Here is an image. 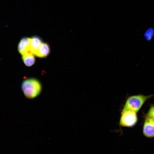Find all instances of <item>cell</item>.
I'll list each match as a JSON object with an SVG mask.
<instances>
[{
	"label": "cell",
	"instance_id": "2",
	"mask_svg": "<svg viewBox=\"0 0 154 154\" xmlns=\"http://www.w3.org/2000/svg\"><path fill=\"white\" fill-rule=\"evenodd\" d=\"M153 96L139 94L130 96L127 99L122 110H130L137 113L146 101Z\"/></svg>",
	"mask_w": 154,
	"mask_h": 154
},
{
	"label": "cell",
	"instance_id": "5",
	"mask_svg": "<svg viewBox=\"0 0 154 154\" xmlns=\"http://www.w3.org/2000/svg\"><path fill=\"white\" fill-rule=\"evenodd\" d=\"M42 43V39L38 37L34 36L30 38L29 52L35 55Z\"/></svg>",
	"mask_w": 154,
	"mask_h": 154
},
{
	"label": "cell",
	"instance_id": "3",
	"mask_svg": "<svg viewBox=\"0 0 154 154\" xmlns=\"http://www.w3.org/2000/svg\"><path fill=\"white\" fill-rule=\"evenodd\" d=\"M137 113L130 110H122L119 121L120 126L127 127L135 126L138 121Z\"/></svg>",
	"mask_w": 154,
	"mask_h": 154
},
{
	"label": "cell",
	"instance_id": "1",
	"mask_svg": "<svg viewBox=\"0 0 154 154\" xmlns=\"http://www.w3.org/2000/svg\"><path fill=\"white\" fill-rule=\"evenodd\" d=\"M21 87L24 95L29 99L33 98L37 96L42 90V86L40 82L33 78L24 80Z\"/></svg>",
	"mask_w": 154,
	"mask_h": 154
},
{
	"label": "cell",
	"instance_id": "8",
	"mask_svg": "<svg viewBox=\"0 0 154 154\" xmlns=\"http://www.w3.org/2000/svg\"><path fill=\"white\" fill-rule=\"evenodd\" d=\"M22 60L27 66H32L35 63V58L34 55L31 52H27L22 55Z\"/></svg>",
	"mask_w": 154,
	"mask_h": 154
},
{
	"label": "cell",
	"instance_id": "6",
	"mask_svg": "<svg viewBox=\"0 0 154 154\" xmlns=\"http://www.w3.org/2000/svg\"><path fill=\"white\" fill-rule=\"evenodd\" d=\"M30 38L27 37H24L21 39L18 44V50L22 55L27 52H29Z\"/></svg>",
	"mask_w": 154,
	"mask_h": 154
},
{
	"label": "cell",
	"instance_id": "4",
	"mask_svg": "<svg viewBox=\"0 0 154 154\" xmlns=\"http://www.w3.org/2000/svg\"><path fill=\"white\" fill-rule=\"evenodd\" d=\"M143 127V135L148 138L154 137V120L150 117L145 115Z\"/></svg>",
	"mask_w": 154,
	"mask_h": 154
},
{
	"label": "cell",
	"instance_id": "7",
	"mask_svg": "<svg viewBox=\"0 0 154 154\" xmlns=\"http://www.w3.org/2000/svg\"><path fill=\"white\" fill-rule=\"evenodd\" d=\"M50 52L49 44L46 43H42L35 55L40 58L45 57L49 54Z\"/></svg>",
	"mask_w": 154,
	"mask_h": 154
},
{
	"label": "cell",
	"instance_id": "9",
	"mask_svg": "<svg viewBox=\"0 0 154 154\" xmlns=\"http://www.w3.org/2000/svg\"><path fill=\"white\" fill-rule=\"evenodd\" d=\"M151 117L154 120V105L151 104L147 113L145 114Z\"/></svg>",
	"mask_w": 154,
	"mask_h": 154
}]
</instances>
